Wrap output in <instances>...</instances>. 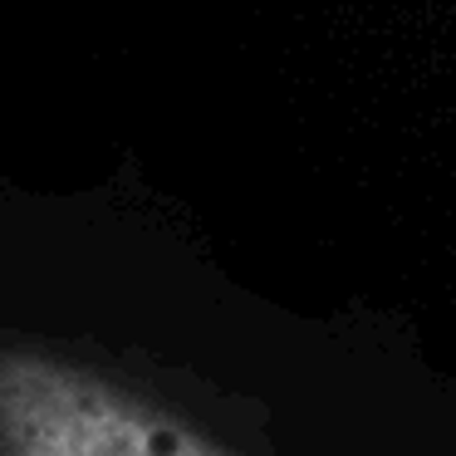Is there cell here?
I'll use <instances>...</instances> for the list:
<instances>
[{
	"label": "cell",
	"instance_id": "cell-1",
	"mask_svg": "<svg viewBox=\"0 0 456 456\" xmlns=\"http://www.w3.org/2000/svg\"><path fill=\"white\" fill-rule=\"evenodd\" d=\"M0 456H236L99 368L0 348Z\"/></svg>",
	"mask_w": 456,
	"mask_h": 456
}]
</instances>
